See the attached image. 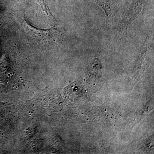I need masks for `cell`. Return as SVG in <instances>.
I'll use <instances>...</instances> for the list:
<instances>
[{
  "instance_id": "1",
  "label": "cell",
  "mask_w": 154,
  "mask_h": 154,
  "mask_svg": "<svg viewBox=\"0 0 154 154\" xmlns=\"http://www.w3.org/2000/svg\"><path fill=\"white\" fill-rule=\"evenodd\" d=\"M143 8L141 0H134L128 11L124 14L119 27L118 38L121 39L126 33L129 25L138 17Z\"/></svg>"
},
{
  "instance_id": "2",
  "label": "cell",
  "mask_w": 154,
  "mask_h": 154,
  "mask_svg": "<svg viewBox=\"0 0 154 154\" xmlns=\"http://www.w3.org/2000/svg\"><path fill=\"white\" fill-rule=\"evenodd\" d=\"M96 2L104 11L106 18L107 28L112 22L113 12L112 5L110 0H95Z\"/></svg>"
},
{
  "instance_id": "3",
  "label": "cell",
  "mask_w": 154,
  "mask_h": 154,
  "mask_svg": "<svg viewBox=\"0 0 154 154\" xmlns=\"http://www.w3.org/2000/svg\"><path fill=\"white\" fill-rule=\"evenodd\" d=\"M89 72L96 76H101L102 74V66L101 61L98 59H94L91 61L89 66Z\"/></svg>"
},
{
  "instance_id": "4",
  "label": "cell",
  "mask_w": 154,
  "mask_h": 154,
  "mask_svg": "<svg viewBox=\"0 0 154 154\" xmlns=\"http://www.w3.org/2000/svg\"><path fill=\"white\" fill-rule=\"evenodd\" d=\"M36 2L38 3L40 7H41L42 11L44 12L48 16H51V14L48 11L47 6H46V3H45V0H35Z\"/></svg>"
}]
</instances>
